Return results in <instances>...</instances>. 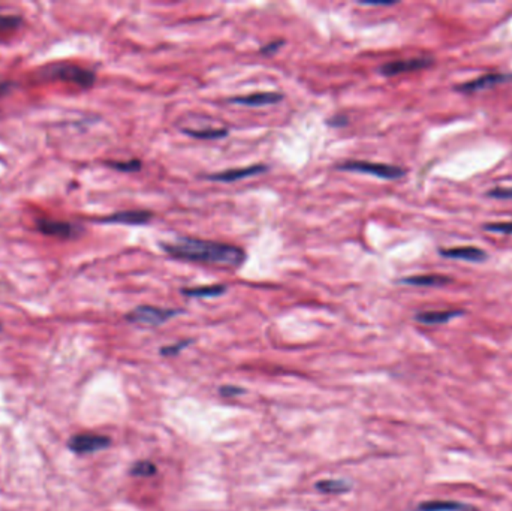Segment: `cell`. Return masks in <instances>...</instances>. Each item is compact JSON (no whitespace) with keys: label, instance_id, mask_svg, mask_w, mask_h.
I'll use <instances>...</instances> for the list:
<instances>
[{"label":"cell","instance_id":"cell-1","mask_svg":"<svg viewBox=\"0 0 512 511\" xmlns=\"http://www.w3.org/2000/svg\"><path fill=\"white\" fill-rule=\"evenodd\" d=\"M162 249L169 257L183 261L226 268H238L246 261V252L242 247L194 237H178L174 242L162 243Z\"/></svg>","mask_w":512,"mask_h":511},{"label":"cell","instance_id":"cell-2","mask_svg":"<svg viewBox=\"0 0 512 511\" xmlns=\"http://www.w3.org/2000/svg\"><path fill=\"white\" fill-rule=\"evenodd\" d=\"M42 77L47 79H60V82L72 83L82 89H90L96 82L93 71L72 63L49 65L44 69Z\"/></svg>","mask_w":512,"mask_h":511},{"label":"cell","instance_id":"cell-3","mask_svg":"<svg viewBox=\"0 0 512 511\" xmlns=\"http://www.w3.org/2000/svg\"><path fill=\"white\" fill-rule=\"evenodd\" d=\"M340 171H350V173H361L375 176L384 180H398L406 176V169L396 165L379 164V162H369V161H345L337 165Z\"/></svg>","mask_w":512,"mask_h":511},{"label":"cell","instance_id":"cell-4","mask_svg":"<svg viewBox=\"0 0 512 511\" xmlns=\"http://www.w3.org/2000/svg\"><path fill=\"white\" fill-rule=\"evenodd\" d=\"M183 310L155 307V306H138L126 315V319L134 324H141L148 327H157L165 324L168 319L180 315Z\"/></svg>","mask_w":512,"mask_h":511},{"label":"cell","instance_id":"cell-5","mask_svg":"<svg viewBox=\"0 0 512 511\" xmlns=\"http://www.w3.org/2000/svg\"><path fill=\"white\" fill-rule=\"evenodd\" d=\"M433 65V59L431 57H412L403 60H394V62H388L379 68V73L385 77H396L408 73L421 71V69L430 68Z\"/></svg>","mask_w":512,"mask_h":511},{"label":"cell","instance_id":"cell-6","mask_svg":"<svg viewBox=\"0 0 512 511\" xmlns=\"http://www.w3.org/2000/svg\"><path fill=\"white\" fill-rule=\"evenodd\" d=\"M109 444H111V441H109L108 436L83 434V435H75L69 439L68 447L71 452L77 455H88V453L100 452V450L109 447Z\"/></svg>","mask_w":512,"mask_h":511},{"label":"cell","instance_id":"cell-7","mask_svg":"<svg viewBox=\"0 0 512 511\" xmlns=\"http://www.w3.org/2000/svg\"><path fill=\"white\" fill-rule=\"evenodd\" d=\"M512 82V74H496V73H488L486 75H481L476 79H472V82L463 83L457 86V92L466 93V95H472L476 92H483V90L496 87L499 84H504Z\"/></svg>","mask_w":512,"mask_h":511},{"label":"cell","instance_id":"cell-8","mask_svg":"<svg viewBox=\"0 0 512 511\" xmlns=\"http://www.w3.org/2000/svg\"><path fill=\"white\" fill-rule=\"evenodd\" d=\"M36 227L39 231L49 237H57V238H72L78 234V227L65 222V220H56V219H38Z\"/></svg>","mask_w":512,"mask_h":511},{"label":"cell","instance_id":"cell-9","mask_svg":"<svg viewBox=\"0 0 512 511\" xmlns=\"http://www.w3.org/2000/svg\"><path fill=\"white\" fill-rule=\"evenodd\" d=\"M153 213L148 210H125V212H117L105 218L98 219V222L102 224H120V225H144L150 222Z\"/></svg>","mask_w":512,"mask_h":511},{"label":"cell","instance_id":"cell-10","mask_svg":"<svg viewBox=\"0 0 512 511\" xmlns=\"http://www.w3.org/2000/svg\"><path fill=\"white\" fill-rule=\"evenodd\" d=\"M268 169L267 165H249L245 168H233V169H226V171L222 173H216V174H207L205 178L212 180V182H222V183H231V182H237V180L242 178H247L252 176H258L263 174Z\"/></svg>","mask_w":512,"mask_h":511},{"label":"cell","instance_id":"cell-11","mask_svg":"<svg viewBox=\"0 0 512 511\" xmlns=\"http://www.w3.org/2000/svg\"><path fill=\"white\" fill-rule=\"evenodd\" d=\"M439 254L449 259H461V261H469V263H484L488 258V255L484 252L483 249L475 247V246H458V247L440 249Z\"/></svg>","mask_w":512,"mask_h":511},{"label":"cell","instance_id":"cell-12","mask_svg":"<svg viewBox=\"0 0 512 511\" xmlns=\"http://www.w3.org/2000/svg\"><path fill=\"white\" fill-rule=\"evenodd\" d=\"M284 99L282 93L276 92H259L252 93L247 96H235L231 98L229 102L238 104V105H247V107H263V105H273L277 104Z\"/></svg>","mask_w":512,"mask_h":511},{"label":"cell","instance_id":"cell-13","mask_svg":"<svg viewBox=\"0 0 512 511\" xmlns=\"http://www.w3.org/2000/svg\"><path fill=\"white\" fill-rule=\"evenodd\" d=\"M463 314V310H426V312L417 314L415 319L424 326H439L447 324L451 319L461 316Z\"/></svg>","mask_w":512,"mask_h":511},{"label":"cell","instance_id":"cell-14","mask_svg":"<svg viewBox=\"0 0 512 511\" xmlns=\"http://www.w3.org/2000/svg\"><path fill=\"white\" fill-rule=\"evenodd\" d=\"M453 282V279L444 275H418L400 280V284L412 287H444Z\"/></svg>","mask_w":512,"mask_h":511},{"label":"cell","instance_id":"cell-15","mask_svg":"<svg viewBox=\"0 0 512 511\" xmlns=\"http://www.w3.org/2000/svg\"><path fill=\"white\" fill-rule=\"evenodd\" d=\"M474 510L469 505L456 501H427V503L419 504L417 511H469Z\"/></svg>","mask_w":512,"mask_h":511},{"label":"cell","instance_id":"cell-16","mask_svg":"<svg viewBox=\"0 0 512 511\" xmlns=\"http://www.w3.org/2000/svg\"><path fill=\"white\" fill-rule=\"evenodd\" d=\"M228 287L226 285H205V287H196V288H185L182 293L187 297H199V298H207V297H219L226 293Z\"/></svg>","mask_w":512,"mask_h":511},{"label":"cell","instance_id":"cell-17","mask_svg":"<svg viewBox=\"0 0 512 511\" xmlns=\"http://www.w3.org/2000/svg\"><path fill=\"white\" fill-rule=\"evenodd\" d=\"M315 486L323 494H343L350 489V485L345 480H323Z\"/></svg>","mask_w":512,"mask_h":511},{"label":"cell","instance_id":"cell-18","mask_svg":"<svg viewBox=\"0 0 512 511\" xmlns=\"http://www.w3.org/2000/svg\"><path fill=\"white\" fill-rule=\"evenodd\" d=\"M183 134L198 139H217L228 135V129H183Z\"/></svg>","mask_w":512,"mask_h":511},{"label":"cell","instance_id":"cell-19","mask_svg":"<svg viewBox=\"0 0 512 511\" xmlns=\"http://www.w3.org/2000/svg\"><path fill=\"white\" fill-rule=\"evenodd\" d=\"M107 165L109 168L116 169V171H122V173H137L141 169V161L138 159H130V161H108Z\"/></svg>","mask_w":512,"mask_h":511},{"label":"cell","instance_id":"cell-20","mask_svg":"<svg viewBox=\"0 0 512 511\" xmlns=\"http://www.w3.org/2000/svg\"><path fill=\"white\" fill-rule=\"evenodd\" d=\"M156 466L148 462V460H141V462H138L132 466V469H130V474L135 475V477H152L156 474Z\"/></svg>","mask_w":512,"mask_h":511},{"label":"cell","instance_id":"cell-21","mask_svg":"<svg viewBox=\"0 0 512 511\" xmlns=\"http://www.w3.org/2000/svg\"><path fill=\"white\" fill-rule=\"evenodd\" d=\"M22 17L20 15H9L0 14V32H8V30H15L22 26Z\"/></svg>","mask_w":512,"mask_h":511},{"label":"cell","instance_id":"cell-22","mask_svg":"<svg viewBox=\"0 0 512 511\" xmlns=\"http://www.w3.org/2000/svg\"><path fill=\"white\" fill-rule=\"evenodd\" d=\"M486 231L490 233H499V234H512V222H495V224H486L484 225Z\"/></svg>","mask_w":512,"mask_h":511},{"label":"cell","instance_id":"cell-23","mask_svg":"<svg viewBox=\"0 0 512 511\" xmlns=\"http://www.w3.org/2000/svg\"><path fill=\"white\" fill-rule=\"evenodd\" d=\"M488 197L496 199H512V188H496L488 190Z\"/></svg>","mask_w":512,"mask_h":511},{"label":"cell","instance_id":"cell-24","mask_svg":"<svg viewBox=\"0 0 512 511\" xmlns=\"http://www.w3.org/2000/svg\"><path fill=\"white\" fill-rule=\"evenodd\" d=\"M192 340H185V342H178L176 345H169V346H165L160 349V353H162V356H176L178 354L180 351H182L183 348H186Z\"/></svg>","mask_w":512,"mask_h":511},{"label":"cell","instance_id":"cell-25","mask_svg":"<svg viewBox=\"0 0 512 511\" xmlns=\"http://www.w3.org/2000/svg\"><path fill=\"white\" fill-rule=\"evenodd\" d=\"M285 44V41H282V39H277V41H273L268 45H264L263 48H261V53L263 54H274L276 52H279V48L282 47Z\"/></svg>","mask_w":512,"mask_h":511},{"label":"cell","instance_id":"cell-26","mask_svg":"<svg viewBox=\"0 0 512 511\" xmlns=\"http://www.w3.org/2000/svg\"><path fill=\"white\" fill-rule=\"evenodd\" d=\"M329 126H333V128H341V126H346L348 123H349V119L346 117V116H334V117H331V119H328V122H327Z\"/></svg>","mask_w":512,"mask_h":511},{"label":"cell","instance_id":"cell-27","mask_svg":"<svg viewBox=\"0 0 512 511\" xmlns=\"http://www.w3.org/2000/svg\"><path fill=\"white\" fill-rule=\"evenodd\" d=\"M243 392H245V390L238 388V387H222V388H220V395L225 396V397H234V396L242 395Z\"/></svg>","mask_w":512,"mask_h":511},{"label":"cell","instance_id":"cell-28","mask_svg":"<svg viewBox=\"0 0 512 511\" xmlns=\"http://www.w3.org/2000/svg\"><path fill=\"white\" fill-rule=\"evenodd\" d=\"M13 90V83L9 82H0V96L9 93Z\"/></svg>","mask_w":512,"mask_h":511},{"label":"cell","instance_id":"cell-29","mask_svg":"<svg viewBox=\"0 0 512 511\" xmlns=\"http://www.w3.org/2000/svg\"><path fill=\"white\" fill-rule=\"evenodd\" d=\"M363 6H391L396 5V2H359Z\"/></svg>","mask_w":512,"mask_h":511}]
</instances>
